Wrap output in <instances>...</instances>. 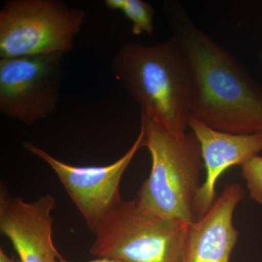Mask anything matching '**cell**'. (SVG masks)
I'll return each mask as SVG.
<instances>
[{
    "label": "cell",
    "instance_id": "9c48e42d",
    "mask_svg": "<svg viewBox=\"0 0 262 262\" xmlns=\"http://www.w3.org/2000/svg\"><path fill=\"white\" fill-rule=\"evenodd\" d=\"M189 127L201 146L206 178L194 201L196 220L216 200L217 181L227 169L246 163L262 152V134H234L215 130L190 117Z\"/></svg>",
    "mask_w": 262,
    "mask_h": 262
},
{
    "label": "cell",
    "instance_id": "8fae6325",
    "mask_svg": "<svg viewBox=\"0 0 262 262\" xmlns=\"http://www.w3.org/2000/svg\"><path fill=\"white\" fill-rule=\"evenodd\" d=\"M108 9L118 10L132 22V32L135 35L154 32V8L143 0H105Z\"/></svg>",
    "mask_w": 262,
    "mask_h": 262
},
{
    "label": "cell",
    "instance_id": "4fadbf2b",
    "mask_svg": "<svg viewBox=\"0 0 262 262\" xmlns=\"http://www.w3.org/2000/svg\"><path fill=\"white\" fill-rule=\"evenodd\" d=\"M0 262H20L18 260L10 258L5 253L3 248H0Z\"/></svg>",
    "mask_w": 262,
    "mask_h": 262
},
{
    "label": "cell",
    "instance_id": "6da1fadb",
    "mask_svg": "<svg viewBox=\"0 0 262 262\" xmlns=\"http://www.w3.org/2000/svg\"><path fill=\"white\" fill-rule=\"evenodd\" d=\"M163 11L189 65L191 117L215 130L262 134L261 86L178 4Z\"/></svg>",
    "mask_w": 262,
    "mask_h": 262
},
{
    "label": "cell",
    "instance_id": "277c9868",
    "mask_svg": "<svg viewBox=\"0 0 262 262\" xmlns=\"http://www.w3.org/2000/svg\"><path fill=\"white\" fill-rule=\"evenodd\" d=\"M189 224L122 201L95 231L91 253L122 262H182Z\"/></svg>",
    "mask_w": 262,
    "mask_h": 262
},
{
    "label": "cell",
    "instance_id": "ba28073f",
    "mask_svg": "<svg viewBox=\"0 0 262 262\" xmlns=\"http://www.w3.org/2000/svg\"><path fill=\"white\" fill-rule=\"evenodd\" d=\"M56 205L48 194L24 201L12 196L2 183L0 232L11 242L20 262H58L61 257L53 241L52 212Z\"/></svg>",
    "mask_w": 262,
    "mask_h": 262
},
{
    "label": "cell",
    "instance_id": "30bf717a",
    "mask_svg": "<svg viewBox=\"0 0 262 262\" xmlns=\"http://www.w3.org/2000/svg\"><path fill=\"white\" fill-rule=\"evenodd\" d=\"M245 191L228 184L206 214L188 227L182 262H230L239 237L233 216Z\"/></svg>",
    "mask_w": 262,
    "mask_h": 262
},
{
    "label": "cell",
    "instance_id": "52a82bcc",
    "mask_svg": "<svg viewBox=\"0 0 262 262\" xmlns=\"http://www.w3.org/2000/svg\"><path fill=\"white\" fill-rule=\"evenodd\" d=\"M144 127L133 145L121 158L103 166H75L56 159L32 143H24V149L49 165L64 187L67 194L94 233L103 220L122 201L120 182L136 153L144 146Z\"/></svg>",
    "mask_w": 262,
    "mask_h": 262
},
{
    "label": "cell",
    "instance_id": "7a4b0ae2",
    "mask_svg": "<svg viewBox=\"0 0 262 262\" xmlns=\"http://www.w3.org/2000/svg\"><path fill=\"white\" fill-rule=\"evenodd\" d=\"M113 70L141 113L173 137L187 134L190 72L175 37L153 46L125 43L114 57Z\"/></svg>",
    "mask_w": 262,
    "mask_h": 262
},
{
    "label": "cell",
    "instance_id": "3957f363",
    "mask_svg": "<svg viewBox=\"0 0 262 262\" xmlns=\"http://www.w3.org/2000/svg\"><path fill=\"white\" fill-rule=\"evenodd\" d=\"M141 125L151 168L136 199L153 214L190 225L196 220L194 201L204 168L199 142L192 132L170 136L142 113Z\"/></svg>",
    "mask_w": 262,
    "mask_h": 262
},
{
    "label": "cell",
    "instance_id": "5b68a950",
    "mask_svg": "<svg viewBox=\"0 0 262 262\" xmlns=\"http://www.w3.org/2000/svg\"><path fill=\"white\" fill-rule=\"evenodd\" d=\"M86 15L58 0H9L0 11V58L66 54Z\"/></svg>",
    "mask_w": 262,
    "mask_h": 262
},
{
    "label": "cell",
    "instance_id": "5bb4252c",
    "mask_svg": "<svg viewBox=\"0 0 262 262\" xmlns=\"http://www.w3.org/2000/svg\"><path fill=\"white\" fill-rule=\"evenodd\" d=\"M58 262H70L67 261V260L64 259L63 257L59 258ZM89 262H122L120 261H117V260L112 259V258H98L96 259L92 260V261H90Z\"/></svg>",
    "mask_w": 262,
    "mask_h": 262
},
{
    "label": "cell",
    "instance_id": "7c38bea8",
    "mask_svg": "<svg viewBox=\"0 0 262 262\" xmlns=\"http://www.w3.org/2000/svg\"><path fill=\"white\" fill-rule=\"evenodd\" d=\"M241 168L250 198L262 205V156L258 155L253 157L242 164Z\"/></svg>",
    "mask_w": 262,
    "mask_h": 262
},
{
    "label": "cell",
    "instance_id": "8992f818",
    "mask_svg": "<svg viewBox=\"0 0 262 262\" xmlns=\"http://www.w3.org/2000/svg\"><path fill=\"white\" fill-rule=\"evenodd\" d=\"M64 55L1 58V113L28 125L51 116L59 101Z\"/></svg>",
    "mask_w": 262,
    "mask_h": 262
},
{
    "label": "cell",
    "instance_id": "9a60e30c",
    "mask_svg": "<svg viewBox=\"0 0 262 262\" xmlns=\"http://www.w3.org/2000/svg\"><path fill=\"white\" fill-rule=\"evenodd\" d=\"M260 61H261V63H262V51L261 52V53H260Z\"/></svg>",
    "mask_w": 262,
    "mask_h": 262
}]
</instances>
